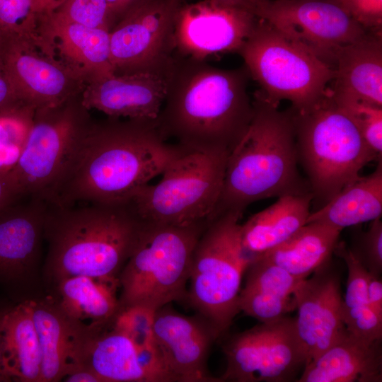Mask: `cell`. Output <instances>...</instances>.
Instances as JSON below:
<instances>
[{"label": "cell", "mask_w": 382, "mask_h": 382, "mask_svg": "<svg viewBox=\"0 0 382 382\" xmlns=\"http://www.w3.org/2000/svg\"><path fill=\"white\" fill-rule=\"evenodd\" d=\"M186 152L167 142L156 121L93 120L50 204L127 202Z\"/></svg>", "instance_id": "1"}, {"label": "cell", "mask_w": 382, "mask_h": 382, "mask_svg": "<svg viewBox=\"0 0 382 382\" xmlns=\"http://www.w3.org/2000/svg\"><path fill=\"white\" fill-rule=\"evenodd\" d=\"M173 57L156 120L159 132L188 152L230 154L253 115L246 66L226 69L208 61Z\"/></svg>", "instance_id": "2"}, {"label": "cell", "mask_w": 382, "mask_h": 382, "mask_svg": "<svg viewBox=\"0 0 382 382\" xmlns=\"http://www.w3.org/2000/svg\"><path fill=\"white\" fill-rule=\"evenodd\" d=\"M143 226L129 202L49 204L43 234L47 277L54 282L83 275L119 283Z\"/></svg>", "instance_id": "3"}, {"label": "cell", "mask_w": 382, "mask_h": 382, "mask_svg": "<svg viewBox=\"0 0 382 382\" xmlns=\"http://www.w3.org/2000/svg\"><path fill=\"white\" fill-rule=\"evenodd\" d=\"M249 127L228 156L220 197L213 214H243L250 204L288 195L311 193L299 170L291 111L280 110L255 93ZM312 194V193H311Z\"/></svg>", "instance_id": "4"}, {"label": "cell", "mask_w": 382, "mask_h": 382, "mask_svg": "<svg viewBox=\"0 0 382 382\" xmlns=\"http://www.w3.org/2000/svg\"><path fill=\"white\" fill-rule=\"evenodd\" d=\"M299 164L319 207L357 179L376 161L351 118L336 104L329 88L323 99L303 112L291 108ZM318 207V208H319Z\"/></svg>", "instance_id": "5"}, {"label": "cell", "mask_w": 382, "mask_h": 382, "mask_svg": "<svg viewBox=\"0 0 382 382\" xmlns=\"http://www.w3.org/2000/svg\"><path fill=\"white\" fill-rule=\"evenodd\" d=\"M209 223L177 226L144 221L119 276L120 307L141 305L156 311L185 301L193 252Z\"/></svg>", "instance_id": "6"}, {"label": "cell", "mask_w": 382, "mask_h": 382, "mask_svg": "<svg viewBox=\"0 0 382 382\" xmlns=\"http://www.w3.org/2000/svg\"><path fill=\"white\" fill-rule=\"evenodd\" d=\"M242 214L226 212L212 219L195 245L186 300L219 337L240 312L241 283L251 257L241 243Z\"/></svg>", "instance_id": "7"}, {"label": "cell", "mask_w": 382, "mask_h": 382, "mask_svg": "<svg viewBox=\"0 0 382 382\" xmlns=\"http://www.w3.org/2000/svg\"><path fill=\"white\" fill-rule=\"evenodd\" d=\"M238 54L267 102L288 100L298 112L320 103L335 77L332 67L261 18Z\"/></svg>", "instance_id": "8"}, {"label": "cell", "mask_w": 382, "mask_h": 382, "mask_svg": "<svg viewBox=\"0 0 382 382\" xmlns=\"http://www.w3.org/2000/svg\"><path fill=\"white\" fill-rule=\"evenodd\" d=\"M228 155L186 152L166 167L158 183L146 185L129 202L146 222L177 226L209 222Z\"/></svg>", "instance_id": "9"}, {"label": "cell", "mask_w": 382, "mask_h": 382, "mask_svg": "<svg viewBox=\"0 0 382 382\" xmlns=\"http://www.w3.org/2000/svg\"><path fill=\"white\" fill-rule=\"evenodd\" d=\"M81 93L36 109L24 150L10 173L20 195L51 202L93 120Z\"/></svg>", "instance_id": "10"}, {"label": "cell", "mask_w": 382, "mask_h": 382, "mask_svg": "<svg viewBox=\"0 0 382 382\" xmlns=\"http://www.w3.org/2000/svg\"><path fill=\"white\" fill-rule=\"evenodd\" d=\"M223 352L226 368L221 381H289L307 363L294 318L286 316L233 336Z\"/></svg>", "instance_id": "11"}, {"label": "cell", "mask_w": 382, "mask_h": 382, "mask_svg": "<svg viewBox=\"0 0 382 382\" xmlns=\"http://www.w3.org/2000/svg\"><path fill=\"white\" fill-rule=\"evenodd\" d=\"M253 13L334 69L338 51L367 31L335 0H267Z\"/></svg>", "instance_id": "12"}, {"label": "cell", "mask_w": 382, "mask_h": 382, "mask_svg": "<svg viewBox=\"0 0 382 382\" xmlns=\"http://www.w3.org/2000/svg\"><path fill=\"white\" fill-rule=\"evenodd\" d=\"M183 0H151L126 13L110 30V62L117 75L168 69L173 30Z\"/></svg>", "instance_id": "13"}, {"label": "cell", "mask_w": 382, "mask_h": 382, "mask_svg": "<svg viewBox=\"0 0 382 382\" xmlns=\"http://www.w3.org/2000/svg\"><path fill=\"white\" fill-rule=\"evenodd\" d=\"M259 18L250 10L221 4L213 0L179 6L173 30V55L208 61L238 53L255 28Z\"/></svg>", "instance_id": "14"}, {"label": "cell", "mask_w": 382, "mask_h": 382, "mask_svg": "<svg viewBox=\"0 0 382 382\" xmlns=\"http://www.w3.org/2000/svg\"><path fill=\"white\" fill-rule=\"evenodd\" d=\"M0 62L19 98L36 109L66 101L86 83L44 47L28 40L5 37Z\"/></svg>", "instance_id": "15"}, {"label": "cell", "mask_w": 382, "mask_h": 382, "mask_svg": "<svg viewBox=\"0 0 382 382\" xmlns=\"http://www.w3.org/2000/svg\"><path fill=\"white\" fill-rule=\"evenodd\" d=\"M154 331L173 382L221 381L207 368L211 346L220 337L204 318L179 313L169 303L155 311Z\"/></svg>", "instance_id": "16"}, {"label": "cell", "mask_w": 382, "mask_h": 382, "mask_svg": "<svg viewBox=\"0 0 382 382\" xmlns=\"http://www.w3.org/2000/svg\"><path fill=\"white\" fill-rule=\"evenodd\" d=\"M328 264L316 270L311 277L302 279L293 294L297 309L295 328L306 364L347 331L342 317L340 279Z\"/></svg>", "instance_id": "17"}, {"label": "cell", "mask_w": 382, "mask_h": 382, "mask_svg": "<svg viewBox=\"0 0 382 382\" xmlns=\"http://www.w3.org/2000/svg\"><path fill=\"white\" fill-rule=\"evenodd\" d=\"M173 65L160 71L112 74L88 81L81 93L82 103L89 110H97L108 117L156 121Z\"/></svg>", "instance_id": "18"}, {"label": "cell", "mask_w": 382, "mask_h": 382, "mask_svg": "<svg viewBox=\"0 0 382 382\" xmlns=\"http://www.w3.org/2000/svg\"><path fill=\"white\" fill-rule=\"evenodd\" d=\"M26 301L40 346L41 382L61 381L86 366L91 341L99 329H89L71 318L57 301Z\"/></svg>", "instance_id": "19"}, {"label": "cell", "mask_w": 382, "mask_h": 382, "mask_svg": "<svg viewBox=\"0 0 382 382\" xmlns=\"http://www.w3.org/2000/svg\"><path fill=\"white\" fill-rule=\"evenodd\" d=\"M48 205L21 195L0 210V279L19 280L35 266Z\"/></svg>", "instance_id": "20"}, {"label": "cell", "mask_w": 382, "mask_h": 382, "mask_svg": "<svg viewBox=\"0 0 382 382\" xmlns=\"http://www.w3.org/2000/svg\"><path fill=\"white\" fill-rule=\"evenodd\" d=\"M39 30L46 48L86 82L114 74L110 30L71 22L53 13L40 17Z\"/></svg>", "instance_id": "21"}, {"label": "cell", "mask_w": 382, "mask_h": 382, "mask_svg": "<svg viewBox=\"0 0 382 382\" xmlns=\"http://www.w3.org/2000/svg\"><path fill=\"white\" fill-rule=\"evenodd\" d=\"M296 381L381 382V340H366L347 330L308 362Z\"/></svg>", "instance_id": "22"}, {"label": "cell", "mask_w": 382, "mask_h": 382, "mask_svg": "<svg viewBox=\"0 0 382 382\" xmlns=\"http://www.w3.org/2000/svg\"><path fill=\"white\" fill-rule=\"evenodd\" d=\"M331 91L382 107L381 31H366L337 52Z\"/></svg>", "instance_id": "23"}, {"label": "cell", "mask_w": 382, "mask_h": 382, "mask_svg": "<svg viewBox=\"0 0 382 382\" xmlns=\"http://www.w3.org/2000/svg\"><path fill=\"white\" fill-rule=\"evenodd\" d=\"M41 382V351L26 301L0 312V380Z\"/></svg>", "instance_id": "24"}, {"label": "cell", "mask_w": 382, "mask_h": 382, "mask_svg": "<svg viewBox=\"0 0 382 382\" xmlns=\"http://www.w3.org/2000/svg\"><path fill=\"white\" fill-rule=\"evenodd\" d=\"M311 193L288 195L241 224L243 249L252 258L283 243L304 226L311 213Z\"/></svg>", "instance_id": "25"}, {"label": "cell", "mask_w": 382, "mask_h": 382, "mask_svg": "<svg viewBox=\"0 0 382 382\" xmlns=\"http://www.w3.org/2000/svg\"><path fill=\"white\" fill-rule=\"evenodd\" d=\"M382 161L375 170L344 187L329 202L311 212L306 223L319 222L343 230L381 218Z\"/></svg>", "instance_id": "26"}, {"label": "cell", "mask_w": 382, "mask_h": 382, "mask_svg": "<svg viewBox=\"0 0 382 382\" xmlns=\"http://www.w3.org/2000/svg\"><path fill=\"white\" fill-rule=\"evenodd\" d=\"M86 365L101 382H158L140 351L111 321L94 334Z\"/></svg>", "instance_id": "27"}, {"label": "cell", "mask_w": 382, "mask_h": 382, "mask_svg": "<svg viewBox=\"0 0 382 382\" xmlns=\"http://www.w3.org/2000/svg\"><path fill=\"white\" fill-rule=\"evenodd\" d=\"M62 310L91 330L110 323L120 309L117 282L83 275L67 277L56 282Z\"/></svg>", "instance_id": "28"}, {"label": "cell", "mask_w": 382, "mask_h": 382, "mask_svg": "<svg viewBox=\"0 0 382 382\" xmlns=\"http://www.w3.org/2000/svg\"><path fill=\"white\" fill-rule=\"evenodd\" d=\"M341 231L323 223H306L283 243L258 256L304 279L328 262Z\"/></svg>", "instance_id": "29"}, {"label": "cell", "mask_w": 382, "mask_h": 382, "mask_svg": "<svg viewBox=\"0 0 382 382\" xmlns=\"http://www.w3.org/2000/svg\"><path fill=\"white\" fill-rule=\"evenodd\" d=\"M334 253L347 267V289L342 301V317L347 330L366 340H382V316L372 309L367 299L369 272L344 242L338 241Z\"/></svg>", "instance_id": "30"}, {"label": "cell", "mask_w": 382, "mask_h": 382, "mask_svg": "<svg viewBox=\"0 0 382 382\" xmlns=\"http://www.w3.org/2000/svg\"><path fill=\"white\" fill-rule=\"evenodd\" d=\"M36 108L23 101L0 110V174L16 166L31 131Z\"/></svg>", "instance_id": "31"}, {"label": "cell", "mask_w": 382, "mask_h": 382, "mask_svg": "<svg viewBox=\"0 0 382 382\" xmlns=\"http://www.w3.org/2000/svg\"><path fill=\"white\" fill-rule=\"evenodd\" d=\"M155 311L141 305L120 307L111 325L127 337L146 359L163 361L154 337Z\"/></svg>", "instance_id": "32"}, {"label": "cell", "mask_w": 382, "mask_h": 382, "mask_svg": "<svg viewBox=\"0 0 382 382\" xmlns=\"http://www.w3.org/2000/svg\"><path fill=\"white\" fill-rule=\"evenodd\" d=\"M329 91L336 104L353 121L376 161H382V107L334 92L330 88Z\"/></svg>", "instance_id": "33"}, {"label": "cell", "mask_w": 382, "mask_h": 382, "mask_svg": "<svg viewBox=\"0 0 382 382\" xmlns=\"http://www.w3.org/2000/svg\"><path fill=\"white\" fill-rule=\"evenodd\" d=\"M245 274V282L243 289L287 297L293 296L302 280L261 256L251 259Z\"/></svg>", "instance_id": "34"}, {"label": "cell", "mask_w": 382, "mask_h": 382, "mask_svg": "<svg viewBox=\"0 0 382 382\" xmlns=\"http://www.w3.org/2000/svg\"><path fill=\"white\" fill-rule=\"evenodd\" d=\"M39 25L32 0H0V32L6 38L25 40L46 48Z\"/></svg>", "instance_id": "35"}, {"label": "cell", "mask_w": 382, "mask_h": 382, "mask_svg": "<svg viewBox=\"0 0 382 382\" xmlns=\"http://www.w3.org/2000/svg\"><path fill=\"white\" fill-rule=\"evenodd\" d=\"M238 308L240 311L260 323H268L285 317L296 306L293 296H282L241 289Z\"/></svg>", "instance_id": "36"}, {"label": "cell", "mask_w": 382, "mask_h": 382, "mask_svg": "<svg viewBox=\"0 0 382 382\" xmlns=\"http://www.w3.org/2000/svg\"><path fill=\"white\" fill-rule=\"evenodd\" d=\"M353 256L374 274L382 272V221L381 218L371 221L366 231H353L351 245L348 247Z\"/></svg>", "instance_id": "37"}, {"label": "cell", "mask_w": 382, "mask_h": 382, "mask_svg": "<svg viewBox=\"0 0 382 382\" xmlns=\"http://www.w3.org/2000/svg\"><path fill=\"white\" fill-rule=\"evenodd\" d=\"M66 21L110 30L112 21L105 0H59L52 12Z\"/></svg>", "instance_id": "38"}, {"label": "cell", "mask_w": 382, "mask_h": 382, "mask_svg": "<svg viewBox=\"0 0 382 382\" xmlns=\"http://www.w3.org/2000/svg\"><path fill=\"white\" fill-rule=\"evenodd\" d=\"M367 31H381L382 0H335Z\"/></svg>", "instance_id": "39"}, {"label": "cell", "mask_w": 382, "mask_h": 382, "mask_svg": "<svg viewBox=\"0 0 382 382\" xmlns=\"http://www.w3.org/2000/svg\"><path fill=\"white\" fill-rule=\"evenodd\" d=\"M366 293L370 306L382 316V282L380 276L369 272Z\"/></svg>", "instance_id": "40"}, {"label": "cell", "mask_w": 382, "mask_h": 382, "mask_svg": "<svg viewBox=\"0 0 382 382\" xmlns=\"http://www.w3.org/2000/svg\"><path fill=\"white\" fill-rule=\"evenodd\" d=\"M21 101L0 62V110Z\"/></svg>", "instance_id": "41"}, {"label": "cell", "mask_w": 382, "mask_h": 382, "mask_svg": "<svg viewBox=\"0 0 382 382\" xmlns=\"http://www.w3.org/2000/svg\"><path fill=\"white\" fill-rule=\"evenodd\" d=\"M151 0H105L113 25L129 11Z\"/></svg>", "instance_id": "42"}, {"label": "cell", "mask_w": 382, "mask_h": 382, "mask_svg": "<svg viewBox=\"0 0 382 382\" xmlns=\"http://www.w3.org/2000/svg\"><path fill=\"white\" fill-rule=\"evenodd\" d=\"M18 195H21L10 174H0V210Z\"/></svg>", "instance_id": "43"}, {"label": "cell", "mask_w": 382, "mask_h": 382, "mask_svg": "<svg viewBox=\"0 0 382 382\" xmlns=\"http://www.w3.org/2000/svg\"><path fill=\"white\" fill-rule=\"evenodd\" d=\"M64 381L66 382H101L98 376L86 365L66 376Z\"/></svg>", "instance_id": "44"}, {"label": "cell", "mask_w": 382, "mask_h": 382, "mask_svg": "<svg viewBox=\"0 0 382 382\" xmlns=\"http://www.w3.org/2000/svg\"><path fill=\"white\" fill-rule=\"evenodd\" d=\"M59 1V0H32L34 10L39 18L53 12Z\"/></svg>", "instance_id": "45"}, {"label": "cell", "mask_w": 382, "mask_h": 382, "mask_svg": "<svg viewBox=\"0 0 382 382\" xmlns=\"http://www.w3.org/2000/svg\"><path fill=\"white\" fill-rule=\"evenodd\" d=\"M185 1V0H183ZM217 3L228 6H241L253 12L254 4L251 0H213Z\"/></svg>", "instance_id": "46"}, {"label": "cell", "mask_w": 382, "mask_h": 382, "mask_svg": "<svg viewBox=\"0 0 382 382\" xmlns=\"http://www.w3.org/2000/svg\"><path fill=\"white\" fill-rule=\"evenodd\" d=\"M5 39V37L3 35V34L0 32V50L3 44V42Z\"/></svg>", "instance_id": "47"}, {"label": "cell", "mask_w": 382, "mask_h": 382, "mask_svg": "<svg viewBox=\"0 0 382 382\" xmlns=\"http://www.w3.org/2000/svg\"><path fill=\"white\" fill-rule=\"evenodd\" d=\"M251 1L254 4V8H255L256 4H257L259 3H261V2H263V1H267V0H251Z\"/></svg>", "instance_id": "48"}]
</instances>
